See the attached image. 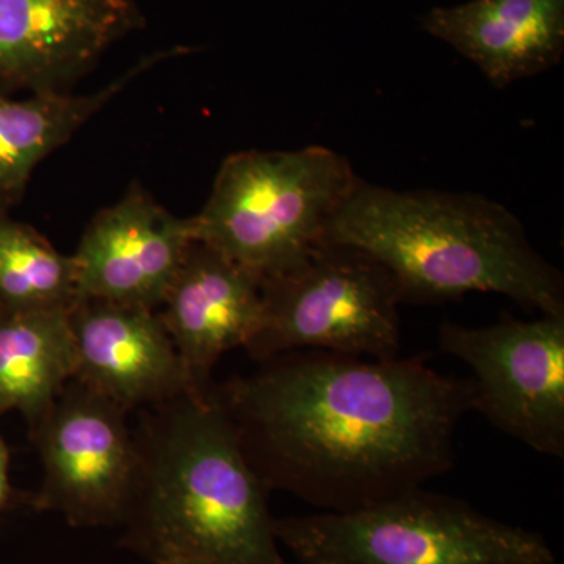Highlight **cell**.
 <instances>
[{
    "instance_id": "cell-14",
    "label": "cell",
    "mask_w": 564,
    "mask_h": 564,
    "mask_svg": "<svg viewBox=\"0 0 564 564\" xmlns=\"http://www.w3.org/2000/svg\"><path fill=\"white\" fill-rule=\"evenodd\" d=\"M193 47L176 46L141 58L131 69L90 95L41 93L24 101L0 95V212L17 206L24 196L33 170L47 155L68 143L85 122L113 101L133 80Z\"/></svg>"
},
{
    "instance_id": "cell-7",
    "label": "cell",
    "mask_w": 564,
    "mask_h": 564,
    "mask_svg": "<svg viewBox=\"0 0 564 564\" xmlns=\"http://www.w3.org/2000/svg\"><path fill=\"white\" fill-rule=\"evenodd\" d=\"M440 347L474 373L473 411L538 454L564 456V315L445 322Z\"/></svg>"
},
{
    "instance_id": "cell-1",
    "label": "cell",
    "mask_w": 564,
    "mask_h": 564,
    "mask_svg": "<svg viewBox=\"0 0 564 564\" xmlns=\"http://www.w3.org/2000/svg\"><path fill=\"white\" fill-rule=\"evenodd\" d=\"M259 364L214 393L269 491L350 511L423 488L454 466L473 380L399 356L299 350Z\"/></svg>"
},
{
    "instance_id": "cell-4",
    "label": "cell",
    "mask_w": 564,
    "mask_h": 564,
    "mask_svg": "<svg viewBox=\"0 0 564 564\" xmlns=\"http://www.w3.org/2000/svg\"><path fill=\"white\" fill-rule=\"evenodd\" d=\"M358 181L348 159L325 147L236 152L193 217L196 240L261 284L278 280L326 242L329 221Z\"/></svg>"
},
{
    "instance_id": "cell-5",
    "label": "cell",
    "mask_w": 564,
    "mask_h": 564,
    "mask_svg": "<svg viewBox=\"0 0 564 564\" xmlns=\"http://www.w3.org/2000/svg\"><path fill=\"white\" fill-rule=\"evenodd\" d=\"M302 564H554L543 534L423 488L350 511L274 519Z\"/></svg>"
},
{
    "instance_id": "cell-15",
    "label": "cell",
    "mask_w": 564,
    "mask_h": 564,
    "mask_svg": "<svg viewBox=\"0 0 564 564\" xmlns=\"http://www.w3.org/2000/svg\"><path fill=\"white\" fill-rule=\"evenodd\" d=\"M70 307L0 311V414L20 411L31 429L76 373Z\"/></svg>"
},
{
    "instance_id": "cell-8",
    "label": "cell",
    "mask_w": 564,
    "mask_h": 564,
    "mask_svg": "<svg viewBox=\"0 0 564 564\" xmlns=\"http://www.w3.org/2000/svg\"><path fill=\"white\" fill-rule=\"evenodd\" d=\"M128 411L77 380L32 426L43 462L36 505L74 527L120 525L137 473Z\"/></svg>"
},
{
    "instance_id": "cell-18",
    "label": "cell",
    "mask_w": 564,
    "mask_h": 564,
    "mask_svg": "<svg viewBox=\"0 0 564 564\" xmlns=\"http://www.w3.org/2000/svg\"><path fill=\"white\" fill-rule=\"evenodd\" d=\"M152 564H204V563L195 562V560H187V558H162V560H158V562H154Z\"/></svg>"
},
{
    "instance_id": "cell-13",
    "label": "cell",
    "mask_w": 564,
    "mask_h": 564,
    "mask_svg": "<svg viewBox=\"0 0 564 564\" xmlns=\"http://www.w3.org/2000/svg\"><path fill=\"white\" fill-rule=\"evenodd\" d=\"M421 22L475 63L494 88L545 73L564 54V0H469L434 7Z\"/></svg>"
},
{
    "instance_id": "cell-16",
    "label": "cell",
    "mask_w": 564,
    "mask_h": 564,
    "mask_svg": "<svg viewBox=\"0 0 564 564\" xmlns=\"http://www.w3.org/2000/svg\"><path fill=\"white\" fill-rule=\"evenodd\" d=\"M76 302L73 256L0 212V311L55 310Z\"/></svg>"
},
{
    "instance_id": "cell-6",
    "label": "cell",
    "mask_w": 564,
    "mask_h": 564,
    "mask_svg": "<svg viewBox=\"0 0 564 564\" xmlns=\"http://www.w3.org/2000/svg\"><path fill=\"white\" fill-rule=\"evenodd\" d=\"M399 289L383 263L325 242L300 269L262 284V321L245 348L258 362L299 350L352 358L399 356Z\"/></svg>"
},
{
    "instance_id": "cell-3",
    "label": "cell",
    "mask_w": 564,
    "mask_h": 564,
    "mask_svg": "<svg viewBox=\"0 0 564 564\" xmlns=\"http://www.w3.org/2000/svg\"><path fill=\"white\" fill-rule=\"evenodd\" d=\"M383 263L411 304L499 293L525 310L564 315L563 273L543 258L522 223L475 193L393 191L359 177L326 229Z\"/></svg>"
},
{
    "instance_id": "cell-12",
    "label": "cell",
    "mask_w": 564,
    "mask_h": 564,
    "mask_svg": "<svg viewBox=\"0 0 564 564\" xmlns=\"http://www.w3.org/2000/svg\"><path fill=\"white\" fill-rule=\"evenodd\" d=\"M161 321L180 352L192 391L214 388L225 352L247 348L262 321V284L228 258L195 242L161 304Z\"/></svg>"
},
{
    "instance_id": "cell-2",
    "label": "cell",
    "mask_w": 564,
    "mask_h": 564,
    "mask_svg": "<svg viewBox=\"0 0 564 564\" xmlns=\"http://www.w3.org/2000/svg\"><path fill=\"white\" fill-rule=\"evenodd\" d=\"M133 436L139 462L120 524L126 547L151 563L288 564L269 488L214 388L150 406Z\"/></svg>"
},
{
    "instance_id": "cell-17",
    "label": "cell",
    "mask_w": 564,
    "mask_h": 564,
    "mask_svg": "<svg viewBox=\"0 0 564 564\" xmlns=\"http://www.w3.org/2000/svg\"><path fill=\"white\" fill-rule=\"evenodd\" d=\"M10 452L7 447L6 441L0 436V511L6 508L9 502L11 488H10Z\"/></svg>"
},
{
    "instance_id": "cell-10",
    "label": "cell",
    "mask_w": 564,
    "mask_h": 564,
    "mask_svg": "<svg viewBox=\"0 0 564 564\" xmlns=\"http://www.w3.org/2000/svg\"><path fill=\"white\" fill-rule=\"evenodd\" d=\"M193 217L180 218L133 184L99 212L73 256L77 300L158 311L195 242Z\"/></svg>"
},
{
    "instance_id": "cell-9",
    "label": "cell",
    "mask_w": 564,
    "mask_h": 564,
    "mask_svg": "<svg viewBox=\"0 0 564 564\" xmlns=\"http://www.w3.org/2000/svg\"><path fill=\"white\" fill-rule=\"evenodd\" d=\"M144 24L137 0H0V85L31 95L70 93Z\"/></svg>"
},
{
    "instance_id": "cell-11",
    "label": "cell",
    "mask_w": 564,
    "mask_h": 564,
    "mask_svg": "<svg viewBox=\"0 0 564 564\" xmlns=\"http://www.w3.org/2000/svg\"><path fill=\"white\" fill-rule=\"evenodd\" d=\"M69 317L76 352L73 380L128 413L132 408L154 406L193 392L158 311L79 299Z\"/></svg>"
}]
</instances>
